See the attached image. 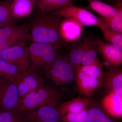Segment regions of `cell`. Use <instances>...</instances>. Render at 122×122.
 I'll return each mask as SVG.
<instances>
[{
	"instance_id": "6da1fadb",
	"label": "cell",
	"mask_w": 122,
	"mask_h": 122,
	"mask_svg": "<svg viewBox=\"0 0 122 122\" xmlns=\"http://www.w3.org/2000/svg\"><path fill=\"white\" fill-rule=\"evenodd\" d=\"M36 11L28 24L33 41L51 44L57 50L61 48L65 42L60 30L63 18L53 12H45L37 9Z\"/></svg>"
},
{
	"instance_id": "7a4b0ae2",
	"label": "cell",
	"mask_w": 122,
	"mask_h": 122,
	"mask_svg": "<svg viewBox=\"0 0 122 122\" xmlns=\"http://www.w3.org/2000/svg\"><path fill=\"white\" fill-rule=\"evenodd\" d=\"M62 95L52 85L46 84L36 91L20 98L14 111L24 113L34 110L45 106L57 107L61 103Z\"/></svg>"
},
{
	"instance_id": "3957f363",
	"label": "cell",
	"mask_w": 122,
	"mask_h": 122,
	"mask_svg": "<svg viewBox=\"0 0 122 122\" xmlns=\"http://www.w3.org/2000/svg\"><path fill=\"white\" fill-rule=\"evenodd\" d=\"M67 57L75 72L82 66L90 65L97 57L96 41L89 37L75 41Z\"/></svg>"
},
{
	"instance_id": "277c9868",
	"label": "cell",
	"mask_w": 122,
	"mask_h": 122,
	"mask_svg": "<svg viewBox=\"0 0 122 122\" xmlns=\"http://www.w3.org/2000/svg\"><path fill=\"white\" fill-rule=\"evenodd\" d=\"M46 77L56 86L70 84L75 80V72L67 55H58L51 63L45 66Z\"/></svg>"
},
{
	"instance_id": "5b68a950",
	"label": "cell",
	"mask_w": 122,
	"mask_h": 122,
	"mask_svg": "<svg viewBox=\"0 0 122 122\" xmlns=\"http://www.w3.org/2000/svg\"><path fill=\"white\" fill-rule=\"evenodd\" d=\"M63 18L75 20L85 26H97L99 28L102 24V20L86 9L71 4L52 12Z\"/></svg>"
},
{
	"instance_id": "8992f818",
	"label": "cell",
	"mask_w": 122,
	"mask_h": 122,
	"mask_svg": "<svg viewBox=\"0 0 122 122\" xmlns=\"http://www.w3.org/2000/svg\"><path fill=\"white\" fill-rule=\"evenodd\" d=\"M26 41L0 52V58L18 67L22 73L28 71L29 62V48Z\"/></svg>"
},
{
	"instance_id": "52a82bcc",
	"label": "cell",
	"mask_w": 122,
	"mask_h": 122,
	"mask_svg": "<svg viewBox=\"0 0 122 122\" xmlns=\"http://www.w3.org/2000/svg\"><path fill=\"white\" fill-rule=\"evenodd\" d=\"M29 48L30 61L37 67L45 66L51 63L58 54L57 49L50 44L33 42Z\"/></svg>"
},
{
	"instance_id": "ba28073f",
	"label": "cell",
	"mask_w": 122,
	"mask_h": 122,
	"mask_svg": "<svg viewBox=\"0 0 122 122\" xmlns=\"http://www.w3.org/2000/svg\"><path fill=\"white\" fill-rule=\"evenodd\" d=\"M26 122H61V116L57 107L45 106L24 113Z\"/></svg>"
},
{
	"instance_id": "9c48e42d",
	"label": "cell",
	"mask_w": 122,
	"mask_h": 122,
	"mask_svg": "<svg viewBox=\"0 0 122 122\" xmlns=\"http://www.w3.org/2000/svg\"><path fill=\"white\" fill-rule=\"evenodd\" d=\"M46 79L41 75L27 71L22 74L17 85L20 98H21L32 92L36 91L44 86Z\"/></svg>"
},
{
	"instance_id": "30bf717a",
	"label": "cell",
	"mask_w": 122,
	"mask_h": 122,
	"mask_svg": "<svg viewBox=\"0 0 122 122\" xmlns=\"http://www.w3.org/2000/svg\"><path fill=\"white\" fill-rule=\"evenodd\" d=\"M11 82L0 85V110L14 111L20 99L17 85Z\"/></svg>"
},
{
	"instance_id": "8fae6325",
	"label": "cell",
	"mask_w": 122,
	"mask_h": 122,
	"mask_svg": "<svg viewBox=\"0 0 122 122\" xmlns=\"http://www.w3.org/2000/svg\"><path fill=\"white\" fill-rule=\"evenodd\" d=\"M97 49L107 67H119L122 63V51L102 39L96 41Z\"/></svg>"
},
{
	"instance_id": "7c38bea8",
	"label": "cell",
	"mask_w": 122,
	"mask_h": 122,
	"mask_svg": "<svg viewBox=\"0 0 122 122\" xmlns=\"http://www.w3.org/2000/svg\"><path fill=\"white\" fill-rule=\"evenodd\" d=\"M105 72L101 86L110 92L122 96V70L119 67L110 66Z\"/></svg>"
},
{
	"instance_id": "4fadbf2b",
	"label": "cell",
	"mask_w": 122,
	"mask_h": 122,
	"mask_svg": "<svg viewBox=\"0 0 122 122\" xmlns=\"http://www.w3.org/2000/svg\"><path fill=\"white\" fill-rule=\"evenodd\" d=\"M75 80L79 92L87 97L92 96L102 84L98 79L90 77L79 70L75 73Z\"/></svg>"
},
{
	"instance_id": "5bb4252c",
	"label": "cell",
	"mask_w": 122,
	"mask_h": 122,
	"mask_svg": "<svg viewBox=\"0 0 122 122\" xmlns=\"http://www.w3.org/2000/svg\"><path fill=\"white\" fill-rule=\"evenodd\" d=\"M83 26L71 19H62L60 24L61 35L65 42L75 41L79 39L81 34Z\"/></svg>"
},
{
	"instance_id": "9a60e30c",
	"label": "cell",
	"mask_w": 122,
	"mask_h": 122,
	"mask_svg": "<svg viewBox=\"0 0 122 122\" xmlns=\"http://www.w3.org/2000/svg\"><path fill=\"white\" fill-rule=\"evenodd\" d=\"M22 74L17 66L0 58V85L18 82Z\"/></svg>"
},
{
	"instance_id": "2e32d148",
	"label": "cell",
	"mask_w": 122,
	"mask_h": 122,
	"mask_svg": "<svg viewBox=\"0 0 122 122\" xmlns=\"http://www.w3.org/2000/svg\"><path fill=\"white\" fill-rule=\"evenodd\" d=\"M91 101L87 98L78 97L63 102L57 106L61 116L67 113H77L91 105Z\"/></svg>"
},
{
	"instance_id": "e0dca14e",
	"label": "cell",
	"mask_w": 122,
	"mask_h": 122,
	"mask_svg": "<svg viewBox=\"0 0 122 122\" xmlns=\"http://www.w3.org/2000/svg\"><path fill=\"white\" fill-rule=\"evenodd\" d=\"M105 110L111 115L121 117L122 115V96L110 92L102 100Z\"/></svg>"
},
{
	"instance_id": "ac0fdd59",
	"label": "cell",
	"mask_w": 122,
	"mask_h": 122,
	"mask_svg": "<svg viewBox=\"0 0 122 122\" xmlns=\"http://www.w3.org/2000/svg\"><path fill=\"white\" fill-rule=\"evenodd\" d=\"M37 3L32 0H16L11 4V14L14 19L23 18L30 15Z\"/></svg>"
},
{
	"instance_id": "d6986e66",
	"label": "cell",
	"mask_w": 122,
	"mask_h": 122,
	"mask_svg": "<svg viewBox=\"0 0 122 122\" xmlns=\"http://www.w3.org/2000/svg\"><path fill=\"white\" fill-rule=\"evenodd\" d=\"M86 0L89 2V8L101 15L103 19H110L114 16L117 12L118 3L115 6H112L101 0Z\"/></svg>"
},
{
	"instance_id": "ffe728a7",
	"label": "cell",
	"mask_w": 122,
	"mask_h": 122,
	"mask_svg": "<svg viewBox=\"0 0 122 122\" xmlns=\"http://www.w3.org/2000/svg\"><path fill=\"white\" fill-rule=\"evenodd\" d=\"M20 35L27 36L32 38L29 30L28 24H23L19 26L13 25L2 27L0 29V43Z\"/></svg>"
},
{
	"instance_id": "44dd1931",
	"label": "cell",
	"mask_w": 122,
	"mask_h": 122,
	"mask_svg": "<svg viewBox=\"0 0 122 122\" xmlns=\"http://www.w3.org/2000/svg\"><path fill=\"white\" fill-rule=\"evenodd\" d=\"M75 0H38L36 8L42 12H51L71 4Z\"/></svg>"
},
{
	"instance_id": "7402d4cb",
	"label": "cell",
	"mask_w": 122,
	"mask_h": 122,
	"mask_svg": "<svg viewBox=\"0 0 122 122\" xmlns=\"http://www.w3.org/2000/svg\"><path fill=\"white\" fill-rule=\"evenodd\" d=\"M79 70L90 77L98 79L102 82L105 72L103 71V64L100 62L98 58L93 63L81 66Z\"/></svg>"
},
{
	"instance_id": "603a6c76",
	"label": "cell",
	"mask_w": 122,
	"mask_h": 122,
	"mask_svg": "<svg viewBox=\"0 0 122 122\" xmlns=\"http://www.w3.org/2000/svg\"><path fill=\"white\" fill-rule=\"evenodd\" d=\"M99 28L102 31L105 41L116 49L122 51V33L112 30L105 26L103 22Z\"/></svg>"
},
{
	"instance_id": "cb8c5ba5",
	"label": "cell",
	"mask_w": 122,
	"mask_h": 122,
	"mask_svg": "<svg viewBox=\"0 0 122 122\" xmlns=\"http://www.w3.org/2000/svg\"><path fill=\"white\" fill-rule=\"evenodd\" d=\"M11 1H0V24L2 27L11 26L14 24L15 19L11 14Z\"/></svg>"
},
{
	"instance_id": "d4e9b609",
	"label": "cell",
	"mask_w": 122,
	"mask_h": 122,
	"mask_svg": "<svg viewBox=\"0 0 122 122\" xmlns=\"http://www.w3.org/2000/svg\"><path fill=\"white\" fill-rule=\"evenodd\" d=\"M118 10L114 16L109 19H101L105 26L116 32L122 33V4L118 2Z\"/></svg>"
},
{
	"instance_id": "484cf974",
	"label": "cell",
	"mask_w": 122,
	"mask_h": 122,
	"mask_svg": "<svg viewBox=\"0 0 122 122\" xmlns=\"http://www.w3.org/2000/svg\"><path fill=\"white\" fill-rule=\"evenodd\" d=\"M87 122H114L102 107L94 105L89 109Z\"/></svg>"
},
{
	"instance_id": "4316f807",
	"label": "cell",
	"mask_w": 122,
	"mask_h": 122,
	"mask_svg": "<svg viewBox=\"0 0 122 122\" xmlns=\"http://www.w3.org/2000/svg\"><path fill=\"white\" fill-rule=\"evenodd\" d=\"M0 122H26L24 113L0 110Z\"/></svg>"
},
{
	"instance_id": "83f0119b",
	"label": "cell",
	"mask_w": 122,
	"mask_h": 122,
	"mask_svg": "<svg viewBox=\"0 0 122 122\" xmlns=\"http://www.w3.org/2000/svg\"><path fill=\"white\" fill-rule=\"evenodd\" d=\"M89 109H85L77 113H67L61 116L63 122H87Z\"/></svg>"
},
{
	"instance_id": "f1b7e54d",
	"label": "cell",
	"mask_w": 122,
	"mask_h": 122,
	"mask_svg": "<svg viewBox=\"0 0 122 122\" xmlns=\"http://www.w3.org/2000/svg\"><path fill=\"white\" fill-rule=\"evenodd\" d=\"M28 40L33 41V39L31 38L23 35L16 36L8 39L0 43V52L6 50L22 41Z\"/></svg>"
},
{
	"instance_id": "f546056e",
	"label": "cell",
	"mask_w": 122,
	"mask_h": 122,
	"mask_svg": "<svg viewBox=\"0 0 122 122\" xmlns=\"http://www.w3.org/2000/svg\"><path fill=\"white\" fill-rule=\"evenodd\" d=\"M13 0V1L16 0ZM33 0V1H34V2H36V3H37L38 1V0Z\"/></svg>"
},
{
	"instance_id": "4dcf8cb0",
	"label": "cell",
	"mask_w": 122,
	"mask_h": 122,
	"mask_svg": "<svg viewBox=\"0 0 122 122\" xmlns=\"http://www.w3.org/2000/svg\"><path fill=\"white\" fill-rule=\"evenodd\" d=\"M1 28H2V26H1V24H0V29Z\"/></svg>"
},
{
	"instance_id": "1f68e13d",
	"label": "cell",
	"mask_w": 122,
	"mask_h": 122,
	"mask_svg": "<svg viewBox=\"0 0 122 122\" xmlns=\"http://www.w3.org/2000/svg\"><path fill=\"white\" fill-rule=\"evenodd\" d=\"M62 122V121H61V122Z\"/></svg>"
},
{
	"instance_id": "d6a6232c",
	"label": "cell",
	"mask_w": 122,
	"mask_h": 122,
	"mask_svg": "<svg viewBox=\"0 0 122 122\" xmlns=\"http://www.w3.org/2000/svg\"></svg>"
},
{
	"instance_id": "836d02e7",
	"label": "cell",
	"mask_w": 122,
	"mask_h": 122,
	"mask_svg": "<svg viewBox=\"0 0 122 122\" xmlns=\"http://www.w3.org/2000/svg\"></svg>"
}]
</instances>
